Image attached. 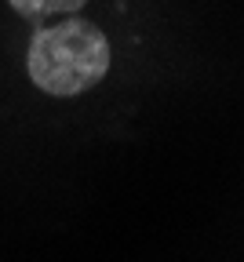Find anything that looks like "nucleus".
I'll use <instances>...</instances> for the list:
<instances>
[{"instance_id":"nucleus-1","label":"nucleus","mask_w":244,"mask_h":262,"mask_svg":"<svg viewBox=\"0 0 244 262\" xmlns=\"http://www.w3.org/2000/svg\"><path fill=\"white\" fill-rule=\"evenodd\" d=\"M29 77L40 91L73 98L95 88L110 70V44L106 37L84 18H66L44 26L29 44Z\"/></svg>"},{"instance_id":"nucleus-2","label":"nucleus","mask_w":244,"mask_h":262,"mask_svg":"<svg viewBox=\"0 0 244 262\" xmlns=\"http://www.w3.org/2000/svg\"><path fill=\"white\" fill-rule=\"evenodd\" d=\"M8 4L22 15V18H55V15H73L80 11L88 0H8Z\"/></svg>"}]
</instances>
